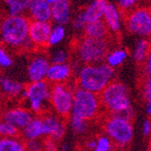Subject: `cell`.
<instances>
[{"instance_id": "21", "label": "cell", "mask_w": 151, "mask_h": 151, "mask_svg": "<svg viewBox=\"0 0 151 151\" xmlns=\"http://www.w3.org/2000/svg\"><path fill=\"white\" fill-rule=\"evenodd\" d=\"M109 29L104 20L89 22L83 30V36L94 39H107Z\"/></svg>"}, {"instance_id": "7", "label": "cell", "mask_w": 151, "mask_h": 151, "mask_svg": "<svg viewBox=\"0 0 151 151\" xmlns=\"http://www.w3.org/2000/svg\"><path fill=\"white\" fill-rule=\"evenodd\" d=\"M103 109L101 97L98 94L76 87L74 90L72 115L92 122L101 115Z\"/></svg>"}, {"instance_id": "37", "label": "cell", "mask_w": 151, "mask_h": 151, "mask_svg": "<svg viewBox=\"0 0 151 151\" xmlns=\"http://www.w3.org/2000/svg\"><path fill=\"white\" fill-rule=\"evenodd\" d=\"M143 73L144 77L151 78V53L149 54L145 63H143Z\"/></svg>"}, {"instance_id": "4", "label": "cell", "mask_w": 151, "mask_h": 151, "mask_svg": "<svg viewBox=\"0 0 151 151\" xmlns=\"http://www.w3.org/2000/svg\"><path fill=\"white\" fill-rule=\"evenodd\" d=\"M52 85L45 81L29 83L23 91L22 105H24L35 116L47 113L50 108Z\"/></svg>"}, {"instance_id": "43", "label": "cell", "mask_w": 151, "mask_h": 151, "mask_svg": "<svg viewBox=\"0 0 151 151\" xmlns=\"http://www.w3.org/2000/svg\"><path fill=\"white\" fill-rule=\"evenodd\" d=\"M148 40H149V42L151 43V35H150V36H149V37H148Z\"/></svg>"}, {"instance_id": "29", "label": "cell", "mask_w": 151, "mask_h": 151, "mask_svg": "<svg viewBox=\"0 0 151 151\" xmlns=\"http://www.w3.org/2000/svg\"><path fill=\"white\" fill-rule=\"evenodd\" d=\"M0 134H1V137H15V136H19L20 131L15 126H13L12 124L2 121L0 124Z\"/></svg>"}, {"instance_id": "41", "label": "cell", "mask_w": 151, "mask_h": 151, "mask_svg": "<svg viewBox=\"0 0 151 151\" xmlns=\"http://www.w3.org/2000/svg\"><path fill=\"white\" fill-rule=\"evenodd\" d=\"M69 148H70V146H69V144H63L60 146V149L61 151H69Z\"/></svg>"}, {"instance_id": "44", "label": "cell", "mask_w": 151, "mask_h": 151, "mask_svg": "<svg viewBox=\"0 0 151 151\" xmlns=\"http://www.w3.org/2000/svg\"><path fill=\"white\" fill-rule=\"evenodd\" d=\"M94 151H104V150H99V149H95Z\"/></svg>"}, {"instance_id": "38", "label": "cell", "mask_w": 151, "mask_h": 151, "mask_svg": "<svg viewBox=\"0 0 151 151\" xmlns=\"http://www.w3.org/2000/svg\"><path fill=\"white\" fill-rule=\"evenodd\" d=\"M83 147L87 151H94L97 147V139L96 137H90L83 143Z\"/></svg>"}, {"instance_id": "6", "label": "cell", "mask_w": 151, "mask_h": 151, "mask_svg": "<svg viewBox=\"0 0 151 151\" xmlns=\"http://www.w3.org/2000/svg\"><path fill=\"white\" fill-rule=\"evenodd\" d=\"M76 58L83 65H95L104 63L109 53L107 39H94L83 36L74 43Z\"/></svg>"}, {"instance_id": "22", "label": "cell", "mask_w": 151, "mask_h": 151, "mask_svg": "<svg viewBox=\"0 0 151 151\" xmlns=\"http://www.w3.org/2000/svg\"><path fill=\"white\" fill-rule=\"evenodd\" d=\"M151 53V43L149 42L148 38H139L136 41L134 45L133 52H132V57L134 61L137 63L143 65L149 54Z\"/></svg>"}, {"instance_id": "2", "label": "cell", "mask_w": 151, "mask_h": 151, "mask_svg": "<svg viewBox=\"0 0 151 151\" xmlns=\"http://www.w3.org/2000/svg\"><path fill=\"white\" fill-rule=\"evenodd\" d=\"M75 75L76 87L99 95L114 81L115 71L104 61L95 65H83Z\"/></svg>"}, {"instance_id": "48", "label": "cell", "mask_w": 151, "mask_h": 151, "mask_svg": "<svg viewBox=\"0 0 151 151\" xmlns=\"http://www.w3.org/2000/svg\"><path fill=\"white\" fill-rule=\"evenodd\" d=\"M107 1H108V0H107Z\"/></svg>"}, {"instance_id": "23", "label": "cell", "mask_w": 151, "mask_h": 151, "mask_svg": "<svg viewBox=\"0 0 151 151\" xmlns=\"http://www.w3.org/2000/svg\"><path fill=\"white\" fill-rule=\"evenodd\" d=\"M128 56L129 53L127 49L121 48V47L114 48L111 51H109L108 55H107L106 59H105V63L108 65H110L111 68L116 69L127 60Z\"/></svg>"}, {"instance_id": "10", "label": "cell", "mask_w": 151, "mask_h": 151, "mask_svg": "<svg viewBox=\"0 0 151 151\" xmlns=\"http://www.w3.org/2000/svg\"><path fill=\"white\" fill-rule=\"evenodd\" d=\"M34 117L35 115L24 105H17L6 108L2 113V121L12 124L20 132L32 122Z\"/></svg>"}, {"instance_id": "24", "label": "cell", "mask_w": 151, "mask_h": 151, "mask_svg": "<svg viewBox=\"0 0 151 151\" xmlns=\"http://www.w3.org/2000/svg\"><path fill=\"white\" fill-rule=\"evenodd\" d=\"M0 151H28L25 141L19 136L15 137H1Z\"/></svg>"}, {"instance_id": "27", "label": "cell", "mask_w": 151, "mask_h": 151, "mask_svg": "<svg viewBox=\"0 0 151 151\" xmlns=\"http://www.w3.org/2000/svg\"><path fill=\"white\" fill-rule=\"evenodd\" d=\"M65 28L63 25L55 24L52 28L50 39H49V47H55L59 45L65 37Z\"/></svg>"}, {"instance_id": "13", "label": "cell", "mask_w": 151, "mask_h": 151, "mask_svg": "<svg viewBox=\"0 0 151 151\" xmlns=\"http://www.w3.org/2000/svg\"><path fill=\"white\" fill-rule=\"evenodd\" d=\"M42 119L47 126L48 137L59 142L65 134L67 131V123L65 119L53 113L52 111H48L47 113L42 114Z\"/></svg>"}, {"instance_id": "3", "label": "cell", "mask_w": 151, "mask_h": 151, "mask_svg": "<svg viewBox=\"0 0 151 151\" xmlns=\"http://www.w3.org/2000/svg\"><path fill=\"white\" fill-rule=\"evenodd\" d=\"M101 105L109 114H115L132 121L134 112L131 106L129 90L125 83L113 81L99 94Z\"/></svg>"}, {"instance_id": "14", "label": "cell", "mask_w": 151, "mask_h": 151, "mask_svg": "<svg viewBox=\"0 0 151 151\" xmlns=\"http://www.w3.org/2000/svg\"><path fill=\"white\" fill-rule=\"evenodd\" d=\"M74 75V68L70 63H51L47 74V81L51 85L68 83Z\"/></svg>"}, {"instance_id": "28", "label": "cell", "mask_w": 151, "mask_h": 151, "mask_svg": "<svg viewBox=\"0 0 151 151\" xmlns=\"http://www.w3.org/2000/svg\"><path fill=\"white\" fill-rule=\"evenodd\" d=\"M87 24H88V20H87L85 11H78L74 15V17L72 18V28H73V30H75L76 32L83 33V30H85Z\"/></svg>"}, {"instance_id": "30", "label": "cell", "mask_w": 151, "mask_h": 151, "mask_svg": "<svg viewBox=\"0 0 151 151\" xmlns=\"http://www.w3.org/2000/svg\"><path fill=\"white\" fill-rule=\"evenodd\" d=\"M97 147L96 149H99V150L104 151H113L114 150V143L111 141V139L109 136H107L106 134H101V135H98L97 137Z\"/></svg>"}, {"instance_id": "31", "label": "cell", "mask_w": 151, "mask_h": 151, "mask_svg": "<svg viewBox=\"0 0 151 151\" xmlns=\"http://www.w3.org/2000/svg\"><path fill=\"white\" fill-rule=\"evenodd\" d=\"M69 54L65 50H56L51 54L50 60L51 63H68Z\"/></svg>"}, {"instance_id": "8", "label": "cell", "mask_w": 151, "mask_h": 151, "mask_svg": "<svg viewBox=\"0 0 151 151\" xmlns=\"http://www.w3.org/2000/svg\"><path fill=\"white\" fill-rule=\"evenodd\" d=\"M75 88L76 86H72L70 83L52 85L50 109L53 113L65 119L72 115Z\"/></svg>"}, {"instance_id": "1", "label": "cell", "mask_w": 151, "mask_h": 151, "mask_svg": "<svg viewBox=\"0 0 151 151\" xmlns=\"http://www.w3.org/2000/svg\"><path fill=\"white\" fill-rule=\"evenodd\" d=\"M31 19L28 16H6L1 21V40L6 49L11 50H35L30 42Z\"/></svg>"}, {"instance_id": "15", "label": "cell", "mask_w": 151, "mask_h": 151, "mask_svg": "<svg viewBox=\"0 0 151 151\" xmlns=\"http://www.w3.org/2000/svg\"><path fill=\"white\" fill-rule=\"evenodd\" d=\"M28 17L31 21H52V5L47 0H30Z\"/></svg>"}, {"instance_id": "35", "label": "cell", "mask_w": 151, "mask_h": 151, "mask_svg": "<svg viewBox=\"0 0 151 151\" xmlns=\"http://www.w3.org/2000/svg\"><path fill=\"white\" fill-rule=\"evenodd\" d=\"M43 143V150L45 151H58V142L51 137H45L42 139Z\"/></svg>"}, {"instance_id": "25", "label": "cell", "mask_w": 151, "mask_h": 151, "mask_svg": "<svg viewBox=\"0 0 151 151\" xmlns=\"http://www.w3.org/2000/svg\"><path fill=\"white\" fill-rule=\"evenodd\" d=\"M30 0H3L9 16H20L28 13Z\"/></svg>"}, {"instance_id": "46", "label": "cell", "mask_w": 151, "mask_h": 151, "mask_svg": "<svg viewBox=\"0 0 151 151\" xmlns=\"http://www.w3.org/2000/svg\"><path fill=\"white\" fill-rule=\"evenodd\" d=\"M39 151H45V150H39Z\"/></svg>"}, {"instance_id": "33", "label": "cell", "mask_w": 151, "mask_h": 151, "mask_svg": "<svg viewBox=\"0 0 151 151\" xmlns=\"http://www.w3.org/2000/svg\"><path fill=\"white\" fill-rule=\"evenodd\" d=\"M13 57L8 51V49L2 47L0 49V65L2 69H8L12 67Z\"/></svg>"}, {"instance_id": "19", "label": "cell", "mask_w": 151, "mask_h": 151, "mask_svg": "<svg viewBox=\"0 0 151 151\" xmlns=\"http://www.w3.org/2000/svg\"><path fill=\"white\" fill-rule=\"evenodd\" d=\"M0 86L3 95H5L8 98L15 99V98L22 97L23 91H24L25 85L21 81H16L14 78L3 76L0 81Z\"/></svg>"}, {"instance_id": "39", "label": "cell", "mask_w": 151, "mask_h": 151, "mask_svg": "<svg viewBox=\"0 0 151 151\" xmlns=\"http://www.w3.org/2000/svg\"><path fill=\"white\" fill-rule=\"evenodd\" d=\"M143 134L146 137L151 135V119H147L143 123Z\"/></svg>"}, {"instance_id": "11", "label": "cell", "mask_w": 151, "mask_h": 151, "mask_svg": "<svg viewBox=\"0 0 151 151\" xmlns=\"http://www.w3.org/2000/svg\"><path fill=\"white\" fill-rule=\"evenodd\" d=\"M53 25L51 22L31 21L29 39L35 50H42L49 47L51 32Z\"/></svg>"}, {"instance_id": "45", "label": "cell", "mask_w": 151, "mask_h": 151, "mask_svg": "<svg viewBox=\"0 0 151 151\" xmlns=\"http://www.w3.org/2000/svg\"><path fill=\"white\" fill-rule=\"evenodd\" d=\"M149 11H150V13H151V5H150V8H149Z\"/></svg>"}, {"instance_id": "40", "label": "cell", "mask_w": 151, "mask_h": 151, "mask_svg": "<svg viewBox=\"0 0 151 151\" xmlns=\"http://www.w3.org/2000/svg\"><path fill=\"white\" fill-rule=\"evenodd\" d=\"M145 109H146V113L148 114V116L151 117V99L145 101Z\"/></svg>"}, {"instance_id": "17", "label": "cell", "mask_w": 151, "mask_h": 151, "mask_svg": "<svg viewBox=\"0 0 151 151\" xmlns=\"http://www.w3.org/2000/svg\"><path fill=\"white\" fill-rule=\"evenodd\" d=\"M123 14L119 6L112 3H109L106 9L105 15H104L103 20L108 27L109 32L113 34H119L122 30V27L125 23V18H123Z\"/></svg>"}, {"instance_id": "9", "label": "cell", "mask_w": 151, "mask_h": 151, "mask_svg": "<svg viewBox=\"0 0 151 151\" xmlns=\"http://www.w3.org/2000/svg\"><path fill=\"white\" fill-rule=\"evenodd\" d=\"M125 27L132 35L148 38L151 35V13L149 9L141 6L126 14Z\"/></svg>"}, {"instance_id": "32", "label": "cell", "mask_w": 151, "mask_h": 151, "mask_svg": "<svg viewBox=\"0 0 151 151\" xmlns=\"http://www.w3.org/2000/svg\"><path fill=\"white\" fill-rule=\"evenodd\" d=\"M139 3V0H117V6L122 12L126 15L131 11L136 9V5Z\"/></svg>"}, {"instance_id": "16", "label": "cell", "mask_w": 151, "mask_h": 151, "mask_svg": "<svg viewBox=\"0 0 151 151\" xmlns=\"http://www.w3.org/2000/svg\"><path fill=\"white\" fill-rule=\"evenodd\" d=\"M20 136L25 142L32 141V139H43L48 137L47 126L42 116H35L32 122L20 132Z\"/></svg>"}, {"instance_id": "47", "label": "cell", "mask_w": 151, "mask_h": 151, "mask_svg": "<svg viewBox=\"0 0 151 151\" xmlns=\"http://www.w3.org/2000/svg\"><path fill=\"white\" fill-rule=\"evenodd\" d=\"M69 1H71V0H69Z\"/></svg>"}, {"instance_id": "36", "label": "cell", "mask_w": 151, "mask_h": 151, "mask_svg": "<svg viewBox=\"0 0 151 151\" xmlns=\"http://www.w3.org/2000/svg\"><path fill=\"white\" fill-rule=\"evenodd\" d=\"M28 151H39L43 150V143L42 139H32V141L25 142Z\"/></svg>"}, {"instance_id": "42", "label": "cell", "mask_w": 151, "mask_h": 151, "mask_svg": "<svg viewBox=\"0 0 151 151\" xmlns=\"http://www.w3.org/2000/svg\"><path fill=\"white\" fill-rule=\"evenodd\" d=\"M47 1H48V2L50 3L51 5H53V4H55L56 2H58L59 0H47Z\"/></svg>"}, {"instance_id": "34", "label": "cell", "mask_w": 151, "mask_h": 151, "mask_svg": "<svg viewBox=\"0 0 151 151\" xmlns=\"http://www.w3.org/2000/svg\"><path fill=\"white\" fill-rule=\"evenodd\" d=\"M141 94L145 101L151 99V78H143L141 83Z\"/></svg>"}, {"instance_id": "12", "label": "cell", "mask_w": 151, "mask_h": 151, "mask_svg": "<svg viewBox=\"0 0 151 151\" xmlns=\"http://www.w3.org/2000/svg\"><path fill=\"white\" fill-rule=\"evenodd\" d=\"M51 65L50 57L42 53L32 56L27 67V74L30 83L45 81L49 68Z\"/></svg>"}, {"instance_id": "20", "label": "cell", "mask_w": 151, "mask_h": 151, "mask_svg": "<svg viewBox=\"0 0 151 151\" xmlns=\"http://www.w3.org/2000/svg\"><path fill=\"white\" fill-rule=\"evenodd\" d=\"M108 4L109 2L107 0H93L91 3H89L86 8L83 9L88 23L103 20Z\"/></svg>"}, {"instance_id": "26", "label": "cell", "mask_w": 151, "mask_h": 151, "mask_svg": "<svg viewBox=\"0 0 151 151\" xmlns=\"http://www.w3.org/2000/svg\"><path fill=\"white\" fill-rule=\"evenodd\" d=\"M89 123L86 119L77 117V116L71 115L68 119V126L70 127L71 131L76 135H83L89 130Z\"/></svg>"}, {"instance_id": "18", "label": "cell", "mask_w": 151, "mask_h": 151, "mask_svg": "<svg viewBox=\"0 0 151 151\" xmlns=\"http://www.w3.org/2000/svg\"><path fill=\"white\" fill-rule=\"evenodd\" d=\"M72 20V9L69 0H59L52 5V21L58 25H67Z\"/></svg>"}, {"instance_id": "49", "label": "cell", "mask_w": 151, "mask_h": 151, "mask_svg": "<svg viewBox=\"0 0 151 151\" xmlns=\"http://www.w3.org/2000/svg\"><path fill=\"white\" fill-rule=\"evenodd\" d=\"M150 151H151V150H150Z\"/></svg>"}, {"instance_id": "5", "label": "cell", "mask_w": 151, "mask_h": 151, "mask_svg": "<svg viewBox=\"0 0 151 151\" xmlns=\"http://www.w3.org/2000/svg\"><path fill=\"white\" fill-rule=\"evenodd\" d=\"M104 134L113 142L115 147L125 149L133 139L134 128L132 121L115 114H108L101 123Z\"/></svg>"}]
</instances>
